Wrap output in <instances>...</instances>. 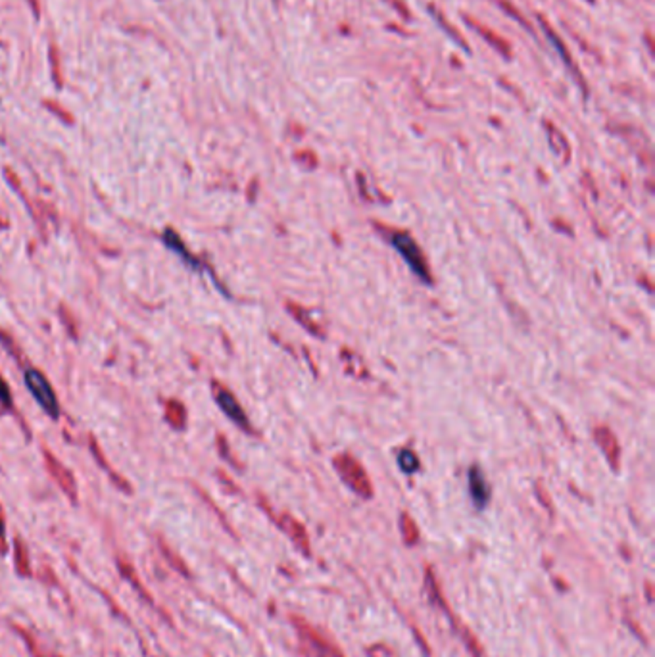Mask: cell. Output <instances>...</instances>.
Segmentation results:
<instances>
[{"label":"cell","mask_w":655,"mask_h":657,"mask_svg":"<svg viewBox=\"0 0 655 657\" xmlns=\"http://www.w3.org/2000/svg\"><path fill=\"white\" fill-rule=\"evenodd\" d=\"M23 381H26L27 390L31 392V396L37 400V404L43 408L48 417H52L54 421L60 419V402H58V396L54 392V387L51 384V381L46 379L45 373L37 367H31V365H27L26 367V375H23Z\"/></svg>","instance_id":"obj_1"},{"label":"cell","mask_w":655,"mask_h":657,"mask_svg":"<svg viewBox=\"0 0 655 657\" xmlns=\"http://www.w3.org/2000/svg\"><path fill=\"white\" fill-rule=\"evenodd\" d=\"M390 244L394 246L396 252L402 256V260L407 263V268L412 269L421 281L431 283V273L426 268L425 258H423L421 248L412 236L404 235V233H394V235H390Z\"/></svg>","instance_id":"obj_2"},{"label":"cell","mask_w":655,"mask_h":657,"mask_svg":"<svg viewBox=\"0 0 655 657\" xmlns=\"http://www.w3.org/2000/svg\"><path fill=\"white\" fill-rule=\"evenodd\" d=\"M296 632H298V638L302 648L305 650V653L310 657H344L342 651L338 650L337 646L331 644L329 640H325L313 626H310L305 621L293 619Z\"/></svg>","instance_id":"obj_3"},{"label":"cell","mask_w":655,"mask_h":657,"mask_svg":"<svg viewBox=\"0 0 655 657\" xmlns=\"http://www.w3.org/2000/svg\"><path fill=\"white\" fill-rule=\"evenodd\" d=\"M41 452H43V460H45L46 471H48V475L54 479L58 488L64 492L66 496L70 498L71 504H77L79 490H77V483H75V477H73V473H71L70 469L62 463V461L58 460L56 456L52 453V450H48L45 444H41Z\"/></svg>","instance_id":"obj_4"},{"label":"cell","mask_w":655,"mask_h":657,"mask_svg":"<svg viewBox=\"0 0 655 657\" xmlns=\"http://www.w3.org/2000/svg\"><path fill=\"white\" fill-rule=\"evenodd\" d=\"M536 19H538V23H540L542 31H544V35H546V38H547V41H550V45L554 46V51L557 52V54H560L561 62L565 64L567 70L571 71V75H572V79H575V83L579 85L580 90H582V95L588 96V85H586L585 75H582V71H580L579 65L575 64V60H572L571 52H569V48H567L565 43L561 41L560 35L555 33L554 27L550 26V21H547V19L544 18L542 14H538V16H536Z\"/></svg>","instance_id":"obj_5"},{"label":"cell","mask_w":655,"mask_h":657,"mask_svg":"<svg viewBox=\"0 0 655 657\" xmlns=\"http://www.w3.org/2000/svg\"><path fill=\"white\" fill-rule=\"evenodd\" d=\"M211 392H214V398H216L217 406L221 408L223 414L227 415L231 421L235 423L236 427L246 431V433H254L252 427H250L248 415L244 414V409L241 408V404H239V400H236L235 394H233L229 389H225V387H223L221 383H217V381H211Z\"/></svg>","instance_id":"obj_6"},{"label":"cell","mask_w":655,"mask_h":657,"mask_svg":"<svg viewBox=\"0 0 655 657\" xmlns=\"http://www.w3.org/2000/svg\"><path fill=\"white\" fill-rule=\"evenodd\" d=\"M162 243L166 244L167 248L172 250V252H175V254H177L183 262L189 263V268L197 269V271H204V269H206L202 260L197 258L194 254H191V250L187 248L185 243H183V238H181L177 231L172 229V227H166V229H164V233H162Z\"/></svg>","instance_id":"obj_7"},{"label":"cell","mask_w":655,"mask_h":657,"mask_svg":"<svg viewBox=\"0 0 655 657\" xmlns=\"http://www.w3.org/2000/svg\"><path fill=\"white\" fill-rule=\"evenodd\" d=\"M463 21L471 27V29H473V31L478 33V35H481V37H483L484 41H486V43H488V45L492 46V48H494V51L500 52V54H502L503 58H508V60H509V58L513 56V52H511V45H509L508 38H503L502 35H498V33H494L492 29H490V27L483 26V23H481V21H477L475 18H469L467 14H463Z\"/></svg>","instance_id":"obj_8"},{"label":"cell","mask_w":655,"mask_h":657,"mask_svg":"<svg viewBox=\"0 0 655 657\" xmlns=\"http://www.w3.org/2000/svg\"><path fill=\"white\" fill-rule=\"evenodd\" d=\"M467 485H469V496L477 510H484L488 505L490 488L484 479V473L477 466H473L467 473Z\"/></svg>","instance_id":"obj_9"},{"label":"cell","mask_w":655,"mask_h":657,"mask_svg":"<svg viewBox=\"0 0 655 657\" xmlns=\"http://www.w3.org/2000/svg\"><path fill=\"white\" fill-rule=\"evenodd\" d=\"M89 450H90V453H93V458H95L96 463L100 466L102 471L106 473V475L110 477V480L114 483L115 488H120V490L125 492V494H133V486H131V483H129L125 477H121L120 473L112 469V466H110L108 460L104 458V453H102L100 446H98V442H96V438L93 436V434H89Z\"/></svg>","instance_id":"obj_10"},{"label":"cell","mask_w":655,"mask_h":657,"mask_svg":"<svg viewBox=\"0 0 655 657\" xmlns=\"http://www.w3.org/2000/svg\"><path fill=\"white\" fill-rule=\"evenodd\" d=\"M346 461V466H340L338 463V471L344 477V480L348 483V485L357 492V494H362V496H371V486L370 480L365 477V473L360 469L354 460H344Z\"/></svg>","instance_id":"obj_11"},{"label":"cell","mask_w":655,"mask_h":657,"mask_svg":"<svg viewBox=\"0 0 655 657\" xmlns=\"http://www.w3.org/2000/svg\"><path fill=\"white\" fill-rule=\"evenodd\" d=\"M115 565H117V571H120L121 577H123V579H125V581H127L129 584H131V588H133L135 592L139 594L140 600L147 601L148 606H154L152 596H150V592L147 590V587H145V584L140 582L139 574H137L135 567L131 565V562H129V559H125V557H117V559H115Z\"/></svg>","instance_id":"obj_12"},{"label":"cell","mask_w":655,"mask_h":657,"mask_svg":"<svg viewBox=\"0 0 655 657\" xmlns=\"http://www.w3.org/2000/svg\"><path fill=\"white\" fill-rule=\"evenodd\" d=\"M164 417H166L167 425L173 429V431H185L187 429V419H189V414H187L185 404L177 400V398H169L166 400V406H164Z\"/></svg>","instance_id":"obj_13"},{"label":"cell","mask_w":655,"mask_h":657,"mask_svg":"<svg viewBox=\"0 0 655 657\" xmlns=\"http://www.w3.org/2000/svg\"><path fill=\"white\" fill-rule=\"evenodd\" d=\"M426 10H429V14H431V18H433L434 21H436V26H439L440 29H442V31H444L446 35H448V37L452 38L456 45L461 46V48H463V51L467 52V54H471V46L467 45V41H465V37L458 31V29H456V27L452 26V23H450V21H448V19H446L444 12H440V10H436V8L431 6V4L426 6Z\"/></svg>","instance_id":"obj_14"},{"label":"cell","mask_w":655,"mask_h":657,"mask_svg":"<svg viewBox=\"0 0 655 657\" xmlns=\"http://www.w3.org/2000/svg\"><path fill=\"white\" fill-rule=\"evenodd\" d=\"M156 540H158L159 554L164 555V559L167 562V565H169L175 573L183 574V577H187V579H191L192 573H191V569H189V565L185 563V559H183V557H181V555H179L177 552H175V550H173L172 546L164 540V538H162V536H158Z\"/></svg>","instance_id":"obj_15"},{"label":"cell","mask_w":655,"mask_h":657,"mask_svg":"<svg viewBox=\"0 0 655 657\" xmlns=\"http://www.w3.org/2000/svg\"><path fill=\"white\" fill-rule=\"evenodd\" d=\"M279 527L285 530L286 535L293 538V542L298 546L305 555H310V542H308V535H305L304 527H300L290 515H283L279 521Z\"/></svg>","instance_id":"obj_16"},{"label":"cell","mask_w":655,"mask_h":657,"mask_svg":"<svg viewBox=\"0 0 655 657\" xmlns=\"http://www.w3.org/2000/svg\"><path fill=\"white\" fill-rule=\"evenodd\" d=\"M14 565H16V573L19 577H31V557H29V550L27 544L23 542L21 536L14 538Z\"/></svg>","instance_id":"obj_17"},{"label":"cell","mask_w":655,"mask_h":657,"mask_svg":"<svg viewBox=\"0 0 655 657\" xmlns=\"http://www.w3.org/2000/svg\"><path fill=\"white\" fill-rule=\"evenodd\" d=\"M544 127L547 131V139H550V144L554 148L555 152L560 154V156H565V160L569 158V144H567V139L563 137L560 129L555 127L554 123L544 122Z\"/></svg>","instance_id":"obj_18"},{"label":"cell","mask_w":655,"mask_h":657,"mask_svg":"<svg viewBox=\"0 0 655 657\" xmlns=\"http://www.w3.org/2000/svg\"><path fill=\"white\" fill-rule=\"evenodd\" d=\"M492 2H496V6L500 8V10H503V12L508 14V16L511 19H515L519 26L525 27V31L533 33V35H535V29H533V26H530V21H528V19L525 18V16H523L521 10L513 6V4H511L509 0H492Z\"/></svg>","instance_id":"obj_19"},{"label":"cell","mask_w":655,"mask_h":657,"mask_svg":"<svg viewBox=\"0 0 655 657\" xmlns=\"http://www.w3.org/2000/svg\"><path fill=\"white\" fill-rule=\"evenodd\" d=\"M0 345L6 348L8 354H10V356H12L14 359H16V362H18V364L21 365V367H27L26 354H23V352H21V348H19V346L16 345V340H14V338L10 337V335H8L6 331H2V329H0Z\"/></svg>","instance_id":"obj_20"},{"label":"cell","mask_w":655,"mask_h":657,"mask_svg":"<svg viewBox=\"0 0 655 657\" xmlns=\"http://www.w3.org/2000/svg\"><path fill=\"white\" fill-rule=\"evenodd\" d=\"M12 629L16 631V634H19V636L23 638V642H26V646H27V650H29V653H31L33 657H58V656H54V653H48V651L41 650V648H38V644H37V640L33 638L31 634H29V632H27L26 629H23V626L14 625Z\"/></svg>","instance_id":"obj_21"},{"label":"cell","mask_w":655,"mask_h":657,"mask_svg":"<svg viewBox=\"0 0 655 657\" xmlns=\"http://www.w3.org/2000/svg\"><path fill=\"white\" fill-rule=\"evenodd\" d=\"M58 312H60V320L64 323V329L68 331V335H70L73 340H77V338H79V323H77V320L73 317V313L70 312V308L62 304V306L58 308Z\"/></svg>","instance_id":"obj_22"},{"label":"cell","mask_w":655,"mask_h":657,"mask_svg":"<svg viewBox=\"0 0 655 657\" xmlns=\"http://www.w3.org/2000/svg\"><path fill=\"white\" fill-rule=\"evenodd\" d=\"M398 466L404 473H415L419 471V458L415 456L412 450H402L398 453Z\"/></svg>","instance_id":"obj_23"},{"label":"cell","mask_w":655,"mask_h":657,"mask_svg":"<svg viewBox=\"0 0 655 657\" xmlns=\"http://www.w3.org/2000/svg\"><path fill=\"white\" fill-rule=\"evenodd\" d=\"M0 408L4 409V411H10V414H16L12 390H10V384H8V381L2 375H0Z\"/></svg>","instance_id":"obj_24"},{"label":"cell","mask_w":655,"mask_h":657,"mask_svg":"<svg viewBox=\"0 0 655 657\" xmlns=\"http://www.w3.org/2000/svg\"><path fill=\"white\" fill-rule=\"evenodd\" d=\"M402 530H404V538H406V544H415L417 542V538H419V532L415 529V523L409 519L407 515L402 517Z\"/></svg>","instance_id":"obj_25"},{"label":"cell","mask_w":655,"mask_h":657,"mask_svg":"<svg viewBox=\"0 0 655 657\" xmlns=\"http://www.w3.org/2000/svg\"><path fill=\"white\" fill-rule=\"evenodd\" d=\"M367 656L370 657H396L394 651L390 650L388 646L384 644H375L367 648Z\"/></svg>","instance_id":"obj_26"},{"label":"cell","mask_w":655,"mask_h":657,"mask_svg":"<svg viewBox=\"0 0 655 657\" xmlns=\"http://www.w3.org/2000/svg\"><path fill=\"white\" fill-rule=\"evenodd\" d=\"M217 448H219V453H221L225 460L231 461V463H235V466L239 467V463H236V461L229 456V448H227V442H225V438H223V434H217ZM239 469H241V467H239Z\"/></svg>","instance_id":"obj_27"},{"label":"cell","mask_w":655,"mask_h":657,"mask_svg":"<svg viewBox=\"0 0 655 657\" xmlns=\"http://www.w3.org/2000/svg\"><path fill=\"white\" fill-rule=\"evenodd\" d=\"M387 2H388V4H392V6H394L396 10H398V14H400L402 18L412 19V12L407 10V6L404 4V2H402V0H387Z\"/></svg>","instance_id":"obj_28"},{"label":"cell","mask_w":655,"mask_h":657,"mask_svg":"<svg viewBox=\"0 0 655 657\" xmlns=\"http://www.w3.org/2000/svg\"><path fill=\"white\" fill-rule=\"evenodd\" d=\"M6 525H4V517L0 513V554H6Z\"/></svg>","instance_id":"obj_29"},{"label":"cell","mask_w":655,"mask_h":657,"mask_svg":"<svg viewBox=\"0 0 655 657\" xmlns=\"http://www.w3.org/2000/svg\"><path fill=\"white\" fill-rule=\"evenodd\" d=\"M46 108H51L52 112H56V114L60 115V117H66V122H68V123L73 122V120H71V115L68 114V112H62L60 108H56V104H54V103H46Z\"/></svg>","instance_id":"obj_30"},{"label":"cell","mask_w":655,"mask_h":657,"mask_svg":"<svg viewBox=\"0 0 655 657\" xmlns=\"http://www.w3.org/2000/svg\"><path fill=\"white\" fill-rule=\"evenodd\" d=\"M51 56H52V65H54V81H56L58 85H62V81H60V75H58V70H56V65H58V58H56V48H54V46H52V51H51Z\"/></svg>","instance_id":"obj_31"}]
</instances>
